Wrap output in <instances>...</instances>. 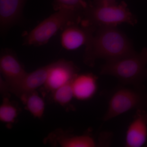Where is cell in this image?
I'll return each mask as SVG.
<instances>
[{"label": "cell", "instance_id": "6da1fadb", "mask_svg": "<svg viewBox=\"0 0 147 147\" xmlns=\"http://www.w3.org/2000/svg\"><path fill=\"white\" fill-rule=\"evenodd\" d=\"M85 46L84 62L90 67L98 59L115 60L136 52L128 37L115 27L97 28Z\"/></svg>", "mask_w": 147, "mask_h": 147}, {"label": "cell", "instance_id": "7a4b0ae2", "mask_svg": "<svg viewBox=\"0 0 147 147\" xmlns=\"http://www.w3.org/2000/svg\"><path fill=\"white\" fill-rule=\"evenodd\" d=\"M147 64V48L115 60L107 61L101 66L100 74L116 77L124 86H144Z\"/></svg>", "mask_w": 147, "mask_h": 147}, {"label": "cell", "instance_id": "3957f363", "mask_svg": "<svg viewBox=\"0 0 147 147\" xmlns=\"http://www.w3.org/2000/svg\"><path fill=\"white\" fill-rule=\"evenodd\" d=\"M81 23L96 28L117 27L122 24L135 26L137 19L123 1L119 3L98 5H94L90 1L82 11Z\"/></svg>", "mask_w": 147, "mask_h": 147}, {"label": "cell", "instance_id": "277c9868", "mask_svg": "<svg viewBox=\"0 0 147 147\" xmlns=\"http://www.w3.org/2000/svg\"><path fill=\"white\" fill-rule=\"evenodd\" d=\"M82 11L69 9L57 11L24 35L23 44L40 46L45 45L58 32L73 22H81Z\"/></svg>", "mask_w": 147, "mask_h": 147}, {"label": "cell", "instance_id": "5b68a950", "mask_svg": "<svg viewBox=\"0 0 147 147\" xmlns=\"http://www.w3.org/2000/svg\"><path fill=\"white\" fill-rule=\"evenodd\" d=\"M147 109V90L144 86L122 87L111 96L103 120L107 121L133 110Z\"/></svg>", "mask_w": 147, "mask_h": 147}, {"label": "cell", "instance_id": "8992f818", "mask_svg": "<svg viewBox=\"0 0 147 147\" xmlns=\"http://www.w3.org/2000/svg\"><path fill=\"white\" fill-rule=\"evenodd\" d=\"M79 69L71 61L61 59L50 63L46 82L42 86L47 93H53L58 88L71 82L78 74Z\"/></svg>", "mask_w": 147, "mask_h": 147}, {"label": "cell", "instance_id": "52a82bcc", "mask_svg": "<svg viewBox=\"0 0 147 147\" xmlns=\"http://www.w3.org/2000/svg\"><path fill=\"white\" fill-rule=\"evenodd\" d=\"M97 28L86 26L81 22H73L65 26L61 31L60 42L62 47L73 51L86 46L93 35Z\"/></svg>", "mask_w": 147, "mask_h": 147}, {"label": "cell", "instance_id": "ba28073f", "mask_svg": "<svg viewBox=\"0 0 147 147\" xmlns=\"http://www.w3.org/2000/svg\"><path fill=\"white\" fill-rule=\"evenodd\" d=\"M0 71L9 88L19 82L28 73L12 50L4 49L0 56Z\"/></svg>", "mask_w": 147, "mask_h": 147}, {"label": "cell", "instance_id": "9c48e42d", "mask_svg": "<svg viewBox=\"0 0 147 147\" xmlns=\"http://www.w3.org/2000/svg\"><path fill=\"white\" fill-rule=\"evenodd\" d=\"M50 67L49 64L27 73L19 82L9 88V92L19 98L24 95L36 91L45 84Z\"/></svg>", "mask_w": 147, "mask_h": 147}, {"label": "cell", "instance_id": "30bf717a", "mask_svg": "<svg viewBox=\"0 0 147 147\" xmlns=\"http://www.w3.org/2000/svg\"><path fill=\"white\" fill-rule=\"evenodd\" d=\"M27 0H0V28L4 34L21 21Z\"/></svg>", "mask_w": 147, "mask_h": 147}, {"label": "cell", "instance_id": "8fae6325", "mask_svg": "<svg viewBox=\"0 0 147 147\" xmlns=\"http://www.w3.org/2000/svg\"><path fill=\"white\" fill-rule=\"evenodd\" d=\"M147 140V112L136 110L133 120L127 128L125 135V146L141 147Z\"/></svg>", "mask_w": 147, "mask_h": 147}, {"label": "cell", "instance_id": "7c38bea8", "mask_svg": "<svg viewBox=\"0 0 147 147\" xmlns=\"http://www.w3.org/2000/svg\"><path fill=\"white\" fill-rule=\"evenodd\" d=\"M74 97L79 100L89 99L97 90V79L91 73L77 74L71 82Z\"/></svg>", "mask_w": 147, "mask_h": 147}, {"label": "cell", "instance_id": "4fadbf2b", "mask_svg": "<svg viewBox=\"0 0 147 147\" xmlns=\"http://www.w3.org/2000/svg\"><path fill=\"white\" fill-rule=\"evenodd\" d=\"M19 98L26 109L34 118H42L45 112V102L36 90L24 95Z\"/></svg>", "mask_w": 147, "mask_h": 147}, {"label": "cell", "instance_id": "5bb4252c", "mask_svg": "<svg viewBox=\"0 0 147 147\" xmlns=\"http://www.w3.org/2000/svg\"><path fill=\"white\" fill-rule=\"evenodd\" d=\"M56 143L62 147H94L96 142L90 135L69 136L59 133Z\"/></svg>", "mask_w": 147, "mask_h": 147}, {"label": "cell", "instance_id": "9a60e30c", "mask_svg": "<svg viewBox=\"0 0 147 147\" xmlns=\"http://www.w3.org/2000/svg\"><path fill=\"white\" fill-rule=\"evenodd\" d=\"M18 108L11 101L10 96H3L0 105V121L8 126H11L15 123L18 116Z\"/></svg>", "mask_w": 147, "mask_h": 147}, {"label": "cell", "instance_id": "2e32d148", "mask_svg": "<svg viewBox=\"0 0 147 147\" xmlns=\"http://www.w3.org/2000/svg\"><path fill=\"white\" fill-rule=\"evenodd\" d=\"M71 82L58 88L52 93V97L55 103L65 106L71 102L74 97Z\"/></svg>", "mask_w": 147, "mask_h": 147}, {"label": "cell", "instance_id": "e0dca14e", "mask_svg": "<svg viewBox=\"0 0 147 147\" xmlns=\"http://www.w3.org/2000/svg\"><path fill=\"white\" fill-rule=\"evenodd\" d=\"M86 0H54L53 7L55 11L69 9L82 11L88 5Z\"/></svg>", "mask_w": 147, "mask_h": 147}, {"label": "cell", "instance_id": "ac0fdd59", "mask_svg": "<svg viewBox=\"0 0 147 147\" xmlns=\"http://www.w3.org/2000/svg\"><path fill=\"white\" fill-rule=\"evenodd\" d=\"M91 2L94 5H96L112 4L117 3L116 0H94Z\"/></svg>", "mask_w": 147, "mask_h": 147}, {"label": "cell", "instance_id": "d6986e66", "mask_svg": "<svg viewBox=\"0 0 147 147\" xmlns=\"http://www.w3.org/2000/svg\"><path fill=\"white\" fill-rule=\"evenodd\" d=\"M145 80L147 79V68H146V72H145Z\"/></svg>", "mask_w": 147, "mask_h": 147}]
</instances>
